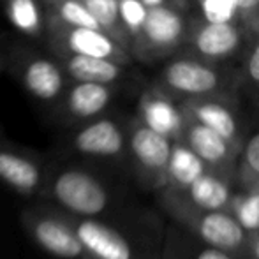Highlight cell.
<instances>
[{
  "label": "cell",
  "mask_w": 259,
  "mask_h": 259,
  "mask_svg": "<svg viewBox=\"0 0 259 259\" xmlns=\"http://www.w3.org/2000/svg\"><path fill=\"white\" fill-rule=\"evenodd\" d=\"M123 173L79 159L52 155L45 191L37 201L81 219H97L136 206L120 177Z\"/></svg>",
  "instance_id": "cell-1"
},
{
  "label": "cell",
  "mask_w": 259,
  "mask_h": 259,
  "mask_svg": "<svg viewBox=\"0 0 259 259\" xmlns=\"http://www.w3.org/2000/svg\"><path fill=\"white\" fill-rule=\"evenodd\" d=\"M72 222L90 259H162L166 224L138 205L108 217H72Z\"/></svg>",
  "instance_id": "cell-2"
},
{
  "label": "cell",
  "mask_w": 259,
  "mask_h": 259,
  "mask_svg": "<svg viewBox=\"0 0 259 259\" xmlns=\"http://www.w3.org/2000/svg\"><path fill=\"white\" fill-rule=\"evenodd\" d=\"M155 198L159 208L173 224L180 226L201 242L249 259L250 233L233 211L199 208L173 187H164Z\"/></svg>",
  "instance_id": "cell-3"
},
{
  "label": "cell",
  "mask_w": 259,
  "mask_h": 259,
  "mask_svg": "<svg viewBox=\"0 0 259 259\" xmlns=\"http://www.w3.org/2000/svg\"><path fill=\"white\" fill-rule=\"evenodd\" d=\"M129 152V120L113 115H103L90 122L64 129L60 147L53 155L79 159L127 173Z\"/></svg>",
  "instance_id": "cell-4"
},
{
  "label": "cell",
  "mask_w": 259,
  "mask_h": 259,
  "mask_svg": "<svg viewBox=\"0 0 259 259\" xmlns=\"http://www.w3.org/2000/svg\"><path fill=\"white\" fill-rule=\"evenodd\" d=\"M6 67L25 92L41 106L55 111L60 104L71 78L57 57L37 52L27 46H14L6 57Z\"/></svg>",
  "instance_id": "cell-5"
},
{
  "label": "cell",
  "mask_w": 259,
  "mask_h": 259,
  "mask_svg": "<svg viewBox=\"0 0 259 259\" xmlns=\"http://www.w3.org/2000/svg\"><path fill=\"white\" fill-rule=\"evenodd\" d=\"M175 141L145 125L138 116L129 120L127 173L145 192L157 194L167 185V166Z\"/></svg>",
  "instance_id": "cell-6"
},
{
  "label": "cell",
  "mask_w": 259,
  "mask_h": 259,
  "mask_svg": "<svg viewBox=\"0 0 259 259\" xmlns=\"http://www.w3.org/2000/svg\"><path fill=\"white\" fill-rule=\"evenodd\" d=\"M30 240L55 259H90L79 238L72 217L46 201H34L21 211Z\"/></svg>",
  "instance_id": "cell-7"
},
{
  "label": "cell",
  "mask_w": 259,
  "mask_h": 259,
  "mask_svg": "<svg viewBox=\"0 0 259 259\" xmlns=\"http://www.w3.org/2000/svg\"><path fill=\"white\" fill-rule=\"evenodd\" d=\"M52 157L7 140L0 131V185L37 201L45 191Z\"/></svg>",
  "instance_id": "cell-8"
},
{
  "label": "cell",
  "mask_w": 259,
  "mask_h": 259,
  "mask_svg": "<svg viewBox=\"0 0 259 259\" xmlns=\"http://www.w3.org/2000/svg\"><path fill=\"white\" fill-rule=\"evenodd\" d=\"M189 32L191 21L180 7L171 4L150 7L141 34L133 45V57L145 62L171 57L185 46Z\"/></svg>",
  "instance_id": "cell-9"
},
{
  "label": "cell",
  "mask_w": 259,
  "mask_h": 259,
  "mask_svg": "<svg viewBox=\"0 0 259 259\" xmlns=\"http://www.w3.org/2000/svg\"><path fill=\"white\" fill-rule=\"evenodd\" d=\"M157 87L177 101L208 96H231L228 92L224 76L215 67V64L191 55L177 57L167 62L160 72Z\"/></svg>",
  "instance_id": "cell-10"
},
{
  "label": "cell",
  "mask_w": 259,
  "mask_h": 259,
  "mask_svg": "<svg viewBox=\"0 0 259 259\" xmlns=\"http://www.w3.org/2000/svg\"><path fill=\"white\" fill-rule=\"evenodd\" d=\"M45 39L55 57L65 55H85L99 57L109 60L129 64L131 52L115 41L109 34L99 28L74 27L46 14V34Z\"/></svg>",
  "instance_id": "cell-11"
},
{
  "label": "cell",
  "mask_w": 259,
  "mask_h": 259,
  "mask_svg": "<svg viewBox=\"0 0 259 259\" xmlns=\"http://www.w3.org/2000/svg\"><path fill=\"white\" fill-rule=\"evenodd\" d=\"M115 99V85L71 81L53 111V120L62 129H71L108 113Z\"/></svg>",
  "instance_id": "cell-12"
},
{
  "label": "cell",
  "mask_w": 259,
  "mask_h": 259,
  "mask_svg": "<svg viewBox=\"0 0 259 259\" xmlns=\"http://www.w3.org/2000/svg\"><path fill=\"white\" fill-rule=\"evenodd\" d=\"M245 28L240 21L210 23V21H191L185 48L189 55L206 62H222L235 57L245 45Z\"/></svg>",
  "instance_id": "cell-13"
},
{
  "label": "cell",
  "mask_w": 259,
  "mask_h": 259,
  "mask_svg": "<svg viewBox=\"0 0 259 259\" xmlns=\"http://www.w3.org/2000/svg\"><path fill=\"white\" fill-rule=\"evenodd\" d=\"M180 141H184L189 148H192L201 157L208 169L224 173L231 178L236 177L240 148L229 143L224 136L215 133L213 129L185 115V127Z\"/></svg>",
  "instance_id": "cell-14"
},
{
  "label": "cell",
  "mask_w": 259,
  "mask_h": 259,
  "mask_svg": "<svg viewBox=\"0 0 259 259\" xmlns=\"http://www.w3.org/2000/svg\"><path fill=\"white\" fill-rule=\"evenodd\" d=\"M180 104L187 116L213 129L215 133L224 136L229 143H233L242 150L247 133L242 129L231 96L196 97V99L180 101Z\"/></svg>",
  "instance_id": "cell-15"
},
{
  "label": "cell",
  "mask_w": 259,
  "mask_h": 259,
  "mask_svg": "<svg viewBox=\"0 0 259 259\" xmlns=\"http://www.w3.org/2000/svg\"><path fill=\"white\" fill-rule=\"evenodd\" d=\"M136 116L145 125L173 141L182 140L185 127V113L182 104L159 87H152L141 94Z\"/></svg>",
  "instance_id": "cell-16"
},
{
  "label": "cell",
  "mask_w": 259,
  "mask_h": 259,
  "mask_svg": "<svg viewBox=\"0 0 259 259\" xmlns=\"http://www.w3.org/2000/svg\"><path fill=\"white\" fill-rule=\"evenodd\" d=\"M192 205L206 210H229L231 211L238 185L236 180L224 173L208 169L203 177L192 182L187 189H178Z\"/></svg>",
  "instance_id": "cell-17"
},
{
  "label": "cell",
  "mask_w": 259,
  "mask_h": 259,
  "mask_svg": "<svg viewBox=\"0 0 259 259\" xmlns=\"http://www.w3.org/2000/svg\"><path fill=\"white\" fill-rule=\"evenodd\" d=\"M162 259H243L228 250L201 242L177 224H166L162 238Z\"/></svg>",
  "instance_id": "cell-18"
},
{
  "label": "cell",
  "mask_w": 259,
  "mask_h": 259,
  "mask_svg": "<svg viewBox=\"0 0 259 259\" xmlns=\"http://www.w3.org/2000/svg\"><path fill=\"white\" fill-rule=\"evenodd\" d=\"M62 62L71 81H90L115 85L125 74L123 64L109 58L85 57V55H65L57 57Z\"/></svg>",
  "instance_id": "cell-19"
},
{
  "label": "cell",
  "mask_w": 259,
  "mask_h": 259,
  "mask_svg": "<svg viewBox=\"0 0 259 259\" xmlns=\"http://www.w3.org/2000/svg\"><path fill=\"white\" fill-rule=\"evenodd\" d=\"M4 11L14 30L32 39L45 37L46 7L42 0H2Z\"/></svg>",
  "instance_id": "cell-20"
},
{
  "label": "cell",
  "mask_w": 259,
  "mask_h": 259,
  "mask_svg": "<svg viewBox=\"0 0 259 259\" xmlns=\"http://www.w3.org/2000/svg\"><path fill=\"white\" fill-rule=\"evenodd\" d=\"M206 171L208 166L192 148H189L184 141H175L169 166H167L166 187L187 189L192 182H196L199 177H203Z\"/></svg>",
  "instance_id": "cell-21"
},
{
  "label": "cell",
  "mask_w": 259,
  "mask_h": 259,
  "mask_svg": "<svg viewBox=\"0 0 259 259\" xmlns=\"http://www.w3.org/2000/svg\"><path fill=\"white\" fill-rule=\"evenodd\" d=\"M85 4L92 11L101 30L111 35L118 45H122L133 55V39L120 18V0H85Z\"/></svg>",
  "instance_id": "cell-22"
},
{
  "label": "cell",
  "mask_w": 259,
  "mask_h": 259,
  "mask_svg": "<svg viewBox=\"0 0 259 259\" xmlns=\"http://www.w3.org/2000/svg\"><path fill=\"white\" fill-rule=\"evenodd\" d=\"M236 185L245 191H259V129L245 136L236 164Z\"/></svg>",
  "instance_id": "cell-23"
},
{
  "label": "cell",
  "mask_w": 259,
  "mask_h": 259,
  "mask_svg": "<svg viewBox=\"0 0 259 259\" xmlns=\"http://www.w3.org/2000/svg\"><path fill=\"white\" fill-rule=\"evenodd\" d=\"M46 7V14L74 27L99 28V23L94 18L92 11L85 4V0H42Z\"/></svg>",
  "instance_id": "cell-24"
},
{
  "label": "cell",
  "mask_w": 259,
  "mask_h": 259,
  "mask_svg": "<svg viewBox=\"0 0 259 259\" xmlns=\"http://www.w3.org/2000/svg\"><path fill=\"white\" fill-rule=\"evenodd\" d=\"M231 211L249 233L259 231V191H236Z\"/></svg>",
  "instance_id": "cell-25"
},
{
  "label": "cell",
  "mask_w": 259,
  "mask_h": 259,
  "mask_svg": "<svg viewBox=\"0 0 259 259\" xmlns=\"http://www.w3.org/2000/svg\"><path fill=\"white\" fill-rule=\"evenodd\" d=\"M148 9L150 7L145 6L143 0H120V18H122V23L125 30L129 32L131 39H133V45L138 39V35L141 34V28H143L148 16Z\"/></svg>",
  "instance_id": "cell-26"
},
{
  "label": "cell",
  "mask_w": 259,
  "mask_h": 259,
  "mask_svg": "<svg viewBox=\"0 0 259 259\" xmlns=\"http://www.w3.org/2000/svg\"><path fill=\"white\" fill-rule=\"evenodd\" d=\"M201 20L210 23H228L238 20V0H199Z\"/></svg>",
  "instance_id": "cell-27"
},
{
  "label": "cell",
  "mask_w": 259,
  "mask_h": 259,
  "mask_svg": "<svg viewBox=\"0 0 259 259\" xmlns=\"http://www.w3.org/2000/svg\"><path fill=\"white\" fill-rule=\"evenodd\" d=\"M243 85H245L247 92H249L259 104V39L254 42V46L250 48V52L245 58Z\"/></svg>",
  "instance_id": "cell-28"
},
{
  "label": "cell",
  "mask_w": 259,
  "mask_h": 259,
  "mask_svg": "<svg viewBox=\"0 0 259 259\" xmlns=\"http://www.w3.org/2000/svg\"><path fill=\"white\" fill-rule=\"evenodd\" d=\"M238 20L249 35H257L259 0H238Z\"/></svg>",
  "instance_id": "cell-29"
},
{
  "label": "cell",
  "mask_w": 259,
  "mask_h": 259,
  "mask_svg": "<svg viewBox=\"0 0 259 259\" xmlns=\"http://www.w3.org/2000/svg\"><path fill=\"white\" fill-rule=\"evenodd\" d=\"M249 259H259V231L250 233Z\"/></svg>",
  "instance_id": "cell-30"
},
{
  "label": "cell",
  "mask_w": 259,
  "mask_h": 259,
  "mask_svg": "<svg viewBox=\"0 0 259 259\" xmlns=\"http://www.w3.org/2000/svg\"><path fill=\"white\" fill-rule=\"evenodd\" d=\"M143 4L147 7H157V6H166V4H171L169 0H143Z\"/></svg>",
  "instance_id": "cell-31"
},
{
  "label": "cell",
  "mask_w": 259,
  "mask_h": 259,
  "mask_svg": "<svg viewBox=\"0 0 259 259\" xmlns=\"http://www.w3.org/2000/svg\"><path fill=\"white\" fill-rule=\"evenodd\" d=\"M4 60H6V57H4L2 52H0V74H2V69L6 67V62H4Z\"/></svg>",
  "instance_id": "cell-32"
},
{
  "label": "cell",
  "mask_w": 259,
  "mask_h": 259,
  "mask_svg": "<svg viewBox=\"0 0 259 259\" xmlns=\"http://www.w3.org/2000/svg\"><path fill=\"white\" fill-rule=\"evenodd\" d=\"M173 6H177V7H182V2H180V0H173Z\"/></svg>",
  "instance_id": "cell-33"
},
{
  "label": "cell",
  "mask_w": 259,
  "mask_h": 259,
  "mask_svg": "<svg viewBox=\"0 0 259 259\" xmlns=\"http://www.w3.org/2000/svg\"><path fill=\"white\" fill-rule=\"evenodd\" d=\"M257 37H259V20H257Z\"/></svg>",
  "instance_id": "cell-34"
},
{
  "label": "cell",
  "mask_w": 259,
  "mask_h": 259,
  "mask_svg": "<svg viewBox=\"0 0 259 259\" xmlns=\"http://www.w3.org/2000/svg\"><path fill=\"white\" fill-rule=\"evenodd\" d=\"M180 2H182V4H184V2H185V0H180ZM198 2H199V0H198Z\"/></svg>",
  "instance_id": "cell-35"
}]
</instances>
